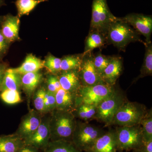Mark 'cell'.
Wrapping results in <instances>:
<instances>
[{
    "label": "cell",
    "mask_w": 152,
    "mask_h": 152,
    "mask_svg": "<svg viewBox=\"0 0 152 152\" xmlns=\"http://www.w3.org/2000/svg\"><path fill=\"white\" fill-rule=\"evenodd\" d=\"M112 56H107L99 52L94 56V65L101 77L104 71L110 62Z\"/></svg>",
    "instance_id": "obj_30"
},
{
    "label": "cell",
    "mask_w": 152,
    "mask_h": 152,
    "mask_svg": "<svg viewBox=\"0 0 152 152\" xmlns=\"http://www.w3.org/2000/svg\"><path fill=\"white\" fill-rule=\"evenodd\" d=\"M39 150L32 146L25 145L18 152H39Z\"/></svg>",
    "instance_id": "obj_37"
},
{
    "label": "cell",
    "mask_w": 152,
    "mask_h": 152,
    "mask_svg": "<svg viewBox=\"0 0 152 152\" xmlns=\"http://www.w3.org/2000/svg\"><path fill=\"white\" fill-rule=\"evenodd\" d=\"M124 102L122 95L115 90L97 106L95 118L106 124H111L115 114Z\"/></svg>",
    "instance_id": "obj_8"
},
{
    "label": "cell",
    "mask_w": 152,
    "mask_h": 152,
    "mask_svg": "<svg viewBox=\"0 0 152 152\" xmlns=\"http://www.w3.org/2000/svg\"><path fill=\"white\" fill-rule=\"evenodd\" d=\"M58 78L61 88L73 94H77L82 86L78 70L62 71Z\"/></svg>",
    "instance_id": "obj_14"
},
{
    "label": "cell",
    "mask_w": 152,
    "mask_h": 152,
    "mask_svg": "<svg viewBox=\"0 0 152 152\" xmlns=\"http://www.w3.org/2000/svg\"><path fill=\"white\" fill-rule=\"evenodd\" d=\"M115 132L117 150L136 151L143 143L141 128L137 125L120 126L117 128Z\"/></svg>",
    "instance_id": "obj_6"
},
{
    "label": "cell",
    "mask_w": 152,
    "mask_h": 152,
    "mask_svg": "<svg viewBox=\"0 0 152 152\" xmlns=\"http://www.w3.org/2000/svg\"><path fill=\"white\" fill-rule=\"evenodd\" d=\"M147 112L140 104L124 102L115 114L111 124L120 126L140 125Z\"/></svg>",
    "instance_id": "obj_5"
},
{
    "label": "cell",
    "mask_w": 152,
    "mask_h": 152,
    "mask_svg": "<svg viewBox=\"0 0 152 152\" xmlns=\"http://www.w3.org/2000/svg\"><path fill=\"white\" fill-rule=\"evenodd\" d=\"M3 1L2 0H0V6L2 4Z\"/></svg>",
    "instance_id": "obj_39"
},
{
    "label": "cell",
    "mask_w": 152,
    "mask_h": 152,
    "mask_svg": "<svg viewBox=\"0 0 152 152\" xmlns=\"http://www.w3.org/2000/svg\"><path fill=\"white\" fill-rule=\"evenodd\" d=\"M20 20L17 16L8 15L6 17L2 25L1 32L9 43L19 39Z\"/></svg>",
    "instance_id": "obj_16"
},
{
    "label": "cell",
    "mask_w": 152,
    "mask_h": 152,
    "mask_svg": "<svg viewBox=\"0 0 152 152\" xmlns=\"http://www.w3.org/2000/svg\"><path fill=\"white\" fill-rule=\"evenodd\" d=\"M113 86L104 83L82 86L79 91L80 103L97 106L115 91Z\"/></svg>",
    "instance_id": "obj_7"
},
{
    "label": "cell",
    "mask_w": 152,
    "mask_h": 152,
    "mask_svg": "<svg viewBox=\"0 0 152 152\" xmlns=\"http://www.w3.org/2000/svg\"><path fill=\"white\" fill-rule=\"evenodd\" d=\"M42 116L32 109L22 118L18 129L15 133L22 139H26L35 132L39 126Z\"/></svg>",
    "instance_id": "obj_12"
},
{
    "label": "cell",
    "mask_w": 152,
    "mask_h": 152,
    "mask_svg": "<svg viewBox=\"0 0 152 152\" xmlns=\"http://www.w3.org/2000/svg\"><path fill=\"white\" fill-rule=\"evenodd\" d=\"M6 69H7V67L5 65L0 64V87L2 81L3 76Z\"/></svg>",
    "instance_id": "obj_38"
},
{
    "label": "cell",
    "mask_w": 152,
    "mask_h": 152,
    "mask_svg": "<svg viewBox=\"0 0 152 152\" xmlns=\"http://www.w3.org/2000/svg\"><path fill=\"white\" fill-rule=\"evenodd\" d=\"M50 116H42L41 122L35 132L24 139L25 145L35 147L38 150H43L50 141Z\"/></svg>",
    "instance_id": "obj_11"
},
{
    "label": "cell",
    "mask_w": 152,
    "mask_h": 152,
    "mask_svg": "<svg viewBox=\"0 0 152 152\" xmlns=\"http://www.w3.org/2000/svg\"><path fill=\"white\" fill-rule=\"evenodd\" d=\"M21 88L28 98L33 96L42 79V74L39 72L28 73L21 75Z\"/></svg>",
    "instance_id": "obj_17"
},
{
    "label": "cell",
    "mask_w": 152,
    "mask_h": 152,
    "mask_svg": "<svg viewBox=\"0 0 152 152\" xmlns=\"http://www.w3.org/2000/svg\"><path fill=\"white\" fill-rule=\"evenodd\" d=\"M0 97L2 100L8 104H15L22 102L20 92L15 90H7L1 92Z\"/></svg>",
    "instance_id": "obj_31"
},
{
    "label": "cell",
    "mask_w": 152,
    "mask_h": 152,
    "mask_svg": "<svg viewBox=\"0 0 152 152\" xmlns=\"http://www.w3.org/2000/svg\"><path fill=\"white\" fill-rule=\"evenodd\" d=\"M105 132L103 130L94 125L77 123L72 142L79 151L86 152Z\"/></svg>",
    "instance_id": "obj_4"
},
{
    "label": "cell",
    "mask_w": 152,
    "mask_h": 152,
    "mask_svg": "<svg viewBox=\"0 0 152 152\" xmlns=\"http://www.w3.org/2000/svg\"><path fill=\"white\" fill-rule=\"evenodd\" d=\"M117 18L110 11L107 0H93L89 32H98L106 36L109 26Z\"/></svg>",
    "instance_id": "obj_3"
},
{
    "label": "cell",
    "mask_w": 152,
    "mask_h": 152,
    "mask_svg": "<svg viewBox=\"0 0 152 152\" xmlns=\"http://www.w3.org/2000/svg\"><path fill=\"white\" fill-rule=\"evenodd\" d=\"M1 18L0 17V22H1Z\"/></svg>",
    "instance_id": "obj_40"
},
{
    "label": "cell",
    "mask_w": 152,
    "mask_h": 152,
    "mask_svg": "<svg viewBox=\"0 0 152 152\" xmlns=\"http://www.w3.org/2000/svg\"><path fill=\"white\" fill-rule=\"evenodd\" d=\"M145 52L143 63L140 70V75L138 78L145 76H151L152 75V42L146 43Z\"/></svg>",
    "instance_id": "obj_26"
},
{
    "label": "cell",
    "mask_w": 152,
    "mask_h": 152,
    "mask_svg": "<svg viewBox=\"0 0 152 152\" xmlns=\"http://www.w3.org/2000/svg\"><path fill=\"white\" fill-rule=\"evenodd\" d=\"M117 145L115 131L105 132L85 152H116Z\"/></svg>",
    "instance_id": "obj_13"
},
{
    "label": "cell",
    "mask_w": 152,
    "mask_h": 152,
    "mask_svg": "<svg viewBox=\"0 0 152 152\" xmlns=\"http://www.w3.org/2000/svg\"><path fill=\"white\" fill-rule=\"evenodd\" d=\"M135 151L137 152H152V140L143 142L142 145Z\"/></svg>",
    "instance_id": "obj_36"
},
{
    "label": "cell",
    "mask_w": 152,
    "mask_h": 152,
    "mask_svg": "<svg viewBox=\"0 0 152 152\" xmlns=\"http://www.w3.org/2000/svg\"><path fill=\"white\" fill-rule=\"evenodd\" d=\"M106 43V36L103 34L96 31L89 32L86 38L83 56L91 53L94 49L104 46Z\"/></svg>",
    "instance_id": "obj_22"
},
{
    "label": "cell",
    "mask_w": 152,
    "mask_h": 152,
    "mask_svg": "<svg viewBox=\"0 0 152 152\" xmlns=\"http://www.w3.org/2000/svg\"><path fill=\"white\" fill-rule=\"evenodd\" d=\"M75 94L69 92L61 88L56 94L57 110L72 112L77 102Z\"/></svg>",
    "instance_id": "obj_19"
},
{
    "label": "cell",
    "mask_w": 152,
    "mask_h": 152,
    "mask_svg": "<svg viewBox=\"0 0 152 152\" xmlns=\"http://www.w3.org/2000/svg\"><path fill=\"white\" fill-rule=\"evenodd\" d=\"M48 1L49 0H16L15 4L18 11V16L20 18L24 15H28L38 4Z\"/></svg>",
    "instance_id": "obj_24"
},
{
    "label": "cell",
    "mask_w": 152,
    "mask_h": 152,
    "mask_svg": "<svg viewBox=\"0 0 152 152\" xmlns=\"http://www.w3.org/2000/svg\"><path fill=\"white\" fill-rule=\"evenodd\" d=\"M140 124L141 125L143 142L152 140V109L147 112Z\"/></svg>",
    "instance_id": "obj_27"
},
{
    "label": "cell",
    "mask_w": 152,
    "mask_h": 152,
    "mask_svg": "<svg viewBox=\"0 0 152 152\" xmlns=\"http://www.w3.org/2000/svg\"><path fill=\"white\" fill-rule=\"evenodd\" d=\"M47 88L48 91L55 94L61 88L58 76L54 75L49 76L47 80Z\"/></svg>",
    "instance_id": "obj_34"
},
{
    "label": "cell",
    "mask_w": 152,
    "mask_h": 152,
    "mask_svg": "<svg viewBox=\"0 0 152 152\" xmlns=\"http://www.w3.org/2000/svg\"><path fill=\"white\" fill-rule=\"evenodd\" d=\"M45 106L46 113L53 111L56 108V94L46 90L45 95Z\"/></svg>",
    "instance_id": "obj_33"
},
{
    "label": "cell",
    "mask_w": 152,
    "mask_h": 152,
    "mask_svg": "<svg viewBox=\"0 0 152 152\" xmlns=\"http://www.w3.org/2000/svg\"><path fill=\"white\" fill-rule=\"evenodd\" d=\"M24 145L23 140L15 134L0 136V152H18Z\"/></svg>",
    "instance_id": "obj_20"
},
{
    "label": "cell",
    "mask_w": 152,
    "mask_h": 152,
    "mask_svg": "<svg viewBox=\"0 0 152 152\" xmlns=\"http://www.w3.org/2000/svg\"><path fill=\"white\" fill-rule=\"evenodd\" d=\"M106 42L120 51H124L130 43L141 42L145 45L140 34L127 23L117 18L109 26L106 35Z\"/></svg>",
    "instance_id": "obj_1"
},
{
    "label": "cell",
    "mask_w": 152,
    "mask_h": 152,
    "mask_svg": "<svg viewBox=\"0 0 152 152\" xmlns=\"http://www.w3.org/2000/svg\"><path fill=\"white\" fill-rule=\"evenodd\" d=\"M61 59L50 55L44 61V65L52 74H56L61 72Z\"/></svg>",
    "instance_id": "obj_32"
},
{
    "label": "cell",
    "mask_w": 152,
    "mask_h": 152,
    "mask_svg": "<svg viewBox=\"0 0 152 152\" xmlns=\"http://www.w3.org/2000/svg\"><path fill=\"white\" fill-rule=\"evenodd\" d=\"M83 57V54L80 56H68L64 57L61 59V72L79 71Z\"/></svg>",
    "instance_id": "obj_25"
},
{
    "label": "cell",
    "mask_w": 152,
    "mask_h": 152,
    "mask_svg": "<svg viewBox=\"0 0 152 152\" xmlns=\"http://www.w3.org/2000/svg\"><path fill=\"white\" fill-rule=\"evenodd\" d=\"M96 106L80 103L77 110V113L79 118L88 121L94 118L96 112Z\"/></svg>",
    "instance_id": "obj_29"
},
{
    "label": "cell",
    "mask_w": 152,
    "mask_h": 152,
    "mask_svg": "<svg viewBox=\"0 0 152 152\" xmlns=\"http://www.w3.org/2000/svg\"><path fill=\"white\" fill-rule=\"evenodd\" d=\"M8 42L6 39L0 31V55L5 53L8 47Z\"/></svg>",
    "instance_id": "obj_35"
},
{
    "label": "cell",
    "mask_w": 152,
    "mask_h": 152,
    "mask_svg": "<svg viewBox=\"0 0 152 152\" xmlns=\"http://www.w3.org/2000/svg\"><path fill=\"white\" fill-rule=\"evenodd\" d=\"M44 67V61L32 54L28 55L24 61L18 67L11 69L15 72L23 75L28 73L39 72Z\"/></svg>",
    "instance_id": "obj_18"
},
{
    "label": "cell",
    "mask_w": 152,
    "mask_h": 152,
    "mask_svg": "<svg viewBox=\"0 0 152 152\" xmlns=\"http://www.w3.org/2000/svg\"><path fill=\"white\" fill-rule=\"evenodd\" d=\"M122 20L132 27L139 34L145 38L146 43L151 42L152 17L142 14L131 13L121 18Z\"/></svg>",
    "instance_id": "obj_10"
},
{
    "label": "cell",
    "mask_w": 152,
    "mask_h": 152,
    "mask_svg": "<svg viewBox=\"0 0 152 152\" xmlns=\"http://www.w3.org/2000/svg\"><path fill=\"white\" fill-rule=\"evenodd\" d=\"M43 152H82L72 142L64 140L50 141Z\"/></svg>",
    "instance_id": "obj_23"
},
{
    "label": "cell",
    "mask_w": 152,
    "mask_h": 152,
    "mask_svg": "<svg viewBox=\"0 0 152 152\" xmlns=\"http://www.w3.org/2000/svg\"><path fill=\"white\" fill-rule=\"evenodd\" d=\"M45 89L42 87L36 91L33 96V103L35 110L42 115L47 114L45 106Z\"/></svg>",
    "instance_id": "obj_28"
},
{
    "label": "cell",
    "mask_w": 152,
    "mask_h": 152,
    "mask_svg": "<svg viewBox=\"0 0 152 152\" xmlns=\"http://www.w3.org/2000/svg\"><path fill=\"white\" fill-rule=\"evenodd\" d=\"M21 88V76L13 72L11 69H7L0 87V91L7 90H15L20 92Z\"/></svg>",
    "instance_id": "obj_21"
},
{
    "label": "cell",
    "mask_w": 152,
    "mask_h": 152,
    "mask_svg": "<svg viewBox=\"0 0 152 152\" xmlns=\"http://www.w3.org/2000/svg\"><path fill=\"white\" fill-rule=\"evenodd\" d=\"M94 56L91 53L83 56L81 64L78 71L83 86H89L105 83L94 65Z\"/></svg>",
    "instance_id": "obj_9"
},
{
    "label": "cell",
    "mask_w": 152,
    "mask_h": 152,
    "mask_svg": "<svg viewBox=\"0 0 152 152\" xmlns=\"http://www.w3.org/2000/svg\"><path fill=\"white\" fill-rule=\"evenodd\" d=\"M50 118V141L64 140L72 142L76 122L75 116L69 111L56 109Z\"/></svg>",
    "instance_id": "obj_2"
},
{
    "label": "cell",
    "mask_w": 152,
    "mask_h": 152,
    "mask_svg": "<svg viewBox=\"0 0 152 152\" xmlns=\"http://www.w3.org/2000/svg\"><path fill=\"white\" fill-rule=\"evenodd\" d=\"M123 62L120 57L112 56L108 65L104 71L102 79L107 84L114 86L122 71Z\"/></svg>",
    "instance_id": "obj_15"
}]
</instances>
